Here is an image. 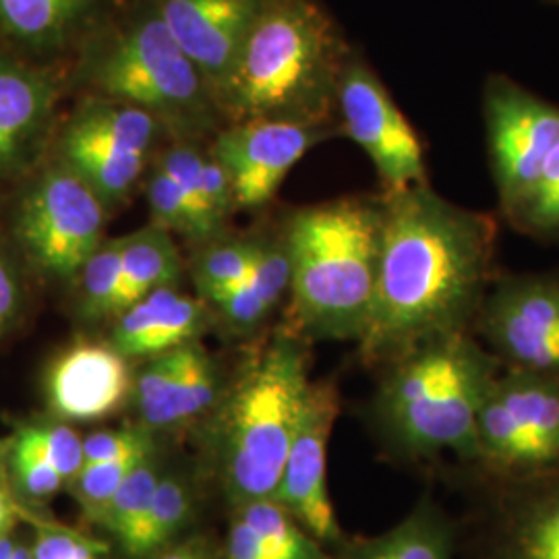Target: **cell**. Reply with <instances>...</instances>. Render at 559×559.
<instances>
[{"instance_id":"obj_1","label":"cell","mask_w":559,"mask_h":559,"mask_svg":"<svg viewBox=\"0 0 559 559\" xmlns=\"http://www.w3.org/2000/svg\"><path fill=\"white\" fill-rule=\"evenodd\" d=\"M498 224L431 185L383 193L380 270L360 357L385 362L420 340L473 330L493 282Z\"/></svg>"},{"instance_id":"obj_2","label":"cell","mask_w":559,"mask_h":559,"mask_svg":"<svg viewBox=\"0 0 559 559\" xmlns=\"http://www.w3.org/2000/svg\"><path fill=\"white\" fill-rule=\"evenodd\" d=\"M383 365L373 413L390 448L411 462H473L480 408L501 371L477 334L420 340Z\"/></svg>"},{"instance_id":"obj_3","label":"cell","mask_w":559,"mask_h":559,"mask_svg":"<svg viewBox=\"0 0 559 559\" xmlns=\"http://www.w3.org/2000/svg\"><path fill=\"white\" fill-rule=\"evenodd\" d=\"M348 48L318 0H263L218 110L233 124L284 119L330 124Z\"/></svg>"},{"instance_id":"obj_4","label":"cell","mask_w":559,"mask_h":559,"mask_svg":"<svg viewBox=\"0 0 559 559\" xmlns=\"http://www.w3.org/2000/svg\"><path fill=\"white\" fill-rule=\"evenodd\" d=\"M381 230L383 198H342L293 214L284 233L293 334L362 338L376 297Z\"/></svg>"},{"instance_id":"obj_5","label":"cell","mask_w":559,"mask_h":559,"mask_svg":"<svg viewBox=\"0 0 559 559\" xmlns=\"http://www.w3.org/2000/svg\"><path fill=\"white\" fill-rule=\"evenodd\" d=\"M80 75L96 96L152 112L164 127L195 135L218 104L147 0H124L80 50Z\"/></svg>"},{"instance_id":"obj_6","label":"cell","mask_w":559,"mask_h":559,"mask_svg":"<svg viewBox=\"0 0 559 559\" xmlns=\"http://www.w3.org/2000/svg\"><path fill=\"white\" fill-rule=\"evenodd\" d=\"M305 340L284 334L249 365L224 404L222 477L239 503L272 498L311 390Z\"/></svg>"},{"instance_id":"obj_7","label":"cell","mask_w":559,"mask_h":559,"mask_svg":"<svg viewBox=\"0 0 559 559\" xmlns=\"http://www.w3.org/2000/svg\"><path fill=\"white\" fill-rule=\"evenodd\" d=\"M473 464L501 483L559 473V380L501 367L480 408Z\"/></svg>"},{"instance_id":"obj_8","label":"cell","mask_w":559,"mask_h":559,"mask_svg":"<svg viewBox=\"0 0 559 559\" xmlns=\"http://www.w3.org/2000/svg\"><path fill=\"white\" fill-rule=\"evenodd\" d=\"M106 203L62 162L29 182L15 207L13 230L23 255L55 280L78 278L100 247Z\"/></svg>"},{"instance_id":"obj_9","label":"cell","mask_w":559,"mask_h":559,"mask_svg":"<svg viewBox=\"0 0 559 559\" xmlns=\"http://www.w3.org/2000/svg\"><path fill=\"white\" fill-rule=\"evenodd\" d=\"M162 129L160 120L140 106L92 96L64 124L59 162L85 180L108 207L133 193Z\"/></svg>"},{"instance_id":"obj_10","label":"cell","mask_w":559,"mask_h":559,"mask_svg":"<svg viewBox=\"0 0 559 559\" xmlns=\"http://www.w3.org/2000/svg\"><path fill=\"white\" fill-rule=\"evenodd\" d=\"M473 332L503 369L559 380V276L493 278Z\"/></svg>"},{"instance_id":"obj_11","label":"cell","mask_w":559,"mask_h":559,"mask_svg":"<svg viewBox=\"0 0 559 559\" xmlns=\"http://www.w3.org/2000/svg\"><path fill=\"white\" fill-rule=\"evenodd\" d=\"M483 117L500 212L506 216L559 145V106L519 81L491 75L483 90Z\"/></svg>"},{"instance_id":"obj_12","label":"cell","mask_w":559,"mask_h":559,"mask_svg":"<svg viewBox=\"0 0 559 559\" xmlns=\"http://www.w3.org/2000/svg\"><path fill=\"white\" fill-rule=\"evenodd\" d=\"M336 108L346 135L376 166L385 193L427 185L425 150L388 87L371 67L348 52L340 73Z\"/></svg>"},{"instance_id":"obj_13","label":"cell","mask_w":559,"mask_h":559,"mask_svg":"<svg viewBox=\"0 0 559 559\" xmlns=\"http://www.w3.org/2000/svg\"><path fill=\"white\" fill-rule=\"evenodd\" d=\"M340 415L334 381H313L297 436L284 462L278 489L272 498L299 520L321 545H340L334 503L328 487V450Z\"/></svg>"},{"instance_id":"obj_14","label":"cell","mask_w":559,"mask_h":559,"mask_svg":"<svg viewBox=\"0 0 559 559\" xmlns=\"http://www.w3.org/2000/svg\"><path fill=\"white\" fill-rule=\"evenodd\" d=\"M323 138L325 124L284 119L247 120L222 131L212 154L228 173L235 207L265 205Z\"/></svg>"},{"instance_id":"obj_15","label":"cell","mask_w":559,"mask_h":559,"mask_svg":"<svg viewBox=\"0 0 559 559\" xmlns=\"http://www.w3.org/2000/svg\"><path fill=\"white\" fill-rule=\"evenodd\" d=\"M214 100L230 78L263 0H147Z\"/></svg>"},{"instance_id":"obj_16","label":"cell","mask_w":559,"mask_h":559,"mask_svg":"<svg viewBox=\"0 0 559 559\" xmlns=\"http://www.w3.org/2000/svg\"><path fill=\"white\" fill-rule=\"evenodd\" d=\"M124 0H0V48L23 59L78 52Z\"/></svg>"},{"instance_id":"obj_17","label":"cell","mask_w":559,"mask_h":559,"mask_svg":"<svg viewBox=\"0 0 559 559\" xmlns=\"http://www.w3.org/2000/svg\"><path fill=\"white\" fill-rule=\"evenodd\" d=\"M131 392L129 359L112 344H75L60 353L46 373V399L60 419H104L119 411Z\"/></svg>"},{"instance_id":"obj_18","label":"cell","mask_w":559,"mask_h":559,"mask_svg":"<svg viewBox=\"0 0 559 559\" xmlns=\"http://www.w3.org/2000/svg\"><path fill=\"white\" fill-rule=\"evenodd\" d=\"M59 83L36 60L0 48V179L38 152L55 117Z\"/></svg>"},{"instance_id":"obj_19","label":"cell","mask_w":559,"mask_h":559,"mask_svg":"<svg viewBox=\"0 0 559 559\" xmlns=\"http://www.w3.org/2000/svg\"><path fill=\"white\" fill-rule=\"evenodd\" d=\"M503 485L485 559H559V473Z\"/></svg>"},{"instance_id":"obj_20","label":"cell","mask_w":559,"mask_h":559,"mask_svg":"<svg viewBox=\"0 0 559 559\" xmlns=\"http://www.w3.org/2000/svg\"><path fill=\"white\" fill-rule=\"evenodd\" d=\"M203 323L200 300L162 286L115 318L110 344L127 359H152L198 340Z\"/></svg>"},{"instance_id":"obj_21","label":"cell","mask_w":559,"mask_h":559,"mask_svg":"<svg viewBox=\"0 0 559 559\" xmlns=\"http://www.w3.org/2000/svg\"><path fill=\"white\" fill-rule=\"evenodd\" d=\"M456 547V522L431 496H423L396 526L373 539L346 545L330 559H454Z\"/></svg>"},{"instance_id":"obj_22","label":"cell","mask_w":559,"mask_h":559,"mask_svg":"<svg viewBox=\"0 0 559 559\" xmlns=\"http://www.w3.org/2000/svg\"><path fill=\"white\" fill-rule=\"evenodd\" d=\"M122 240V276L108 313L112 320L156 288L175 286L180 276L179 249L168 230L152 224Z\"/></svg>"},{"instance_id":"obj_23","label":"cell","mask_w":559,"mask_h":559,"mask_svg":"<svg viewBox=\"0 0 559 559\" xmlns=\"http://www.w3.org/2000/svg\"><path fill=\"white\" fill-rule=\"evenodd\" d=\"M290 288V260L284 237L276 242H258V253L247 278L214 305L224 321L235 330H249L260 325L288 295Z\"/></svg>"},{"instance_id":"obj_24","label":"cell","mask_w":559,"mask_h":559,"mask_svg":"<svg viewBox=\"0 0 559 559\" xmlns=\"http://www.w3.org/2000/svg\"><path fill=\"white\" fill-rule=\"evenodd\" d=\"M218 396L216 367L198 340L179 348L177 369L156 408L143 420V427L166 429L185 425L203 415Z\"/></svg>"},{"instance_id":"obj_25","label":"cell","mask_w":559,"mask_h":559,"mask_svg":"<svg viewBox=\"0 0 559 559\" xmlns=\"http://www.w3.org/2000/svg\"><path fill=\"white\" fill-rule=\"evenodd\" d=\"M191 514L189 489L175 477H160L140 522L119 540L131 558H147L164 549Z\"/></svg>"},{"instance_id":"obj_26","label":"cell","mask_w":559,"mask_h":559,"mask_svg":"<svg viewBox=\"0 0 559 559\" xmlns=\"http://www.w3.org/2000/svg\"><path fill=\"white\" fill-rule=\"evenodd\" d=\"M239 520L280 559H330L323 545L276 498L240 503Z\"/></svg>"},{"instance_id":"obj_27","label":"cell","mask_w":559,"mask_h":559,"mask_svg":"<svg viewBox=\"0 0 559 559\" xmlns=\"http://www.w3.org/2000/svg\"><path fill=\"white\" fill-rule=\"evenodd\" d=\"M503 221L524 237L559 242V145L543 164L526 195Z\"/></svg>"},{"instance_id":"obj_28","label":"cell","mask_w":559,"mask_h":559,"mask_svg":"<svg viewBox=\"0 0 559 559\" xmlns=\"http://www.w3.org/2000/svg\"><path fill=\"white\" fill-rule=\"evenodd\" d=\"M258 253V242L230 240L205 249L193 270L198 293L203 300L218 305L247 278Z\"/></svg>"},{"instance_id":"obj_29","label":"cell","mask_w":559,"mask_h":559,"mask_svg":"<svg viewBox=\"0 0 559 559\" xmlns=\"http://www.w3.org/2000/svg\"><path fill=\"white\" fill-rule=\"evenodd\" d=\"M124 240H102L92 258L83 263L80 280L81 313L90 320H106L122 276Z\"/></svg>"},{"instance_id":"obj_30","label":"cell","mask_w":559,"mask_h":559,"mask_svg":"<svg viewBox=\"0 0 559 559\" xmlns=\"http://www.w3.org/2000/svg\"><path fill=\"white\" fill-rule=\"evenodd\" d=\"M147 203L152 212V224L160 226L164 230L179 233L189 239H212L214 233L207 228V224L201 221L200 214L193 210V205L185 198L175 179L156 166L150 173L147 179Z\"/></svg>"},{"instance_id":"obj_31","label":"cell","mask_w":559,"mask_h":559,"mask_svg":"<svg viewBox=\"0 0 559 559\" xmlns=\"http://www.w3.org/2000/svg\"><path fill=\"white\" fill-rule=\"evenodd\" d=\"M13 443L55 466L64 483L75 479L83 466V440L80 433L59 420L25 423L13 438Z\"/></svg>"},{"instance_id":"obj_32","label":"cell","mask_w":559,"mask_h":559,"mask_svg":"<svg viewBox=\"0 0 559 559\" xmlns=\"http://www.w3.org/2000/svg\"><path fill=\"white\" fill-rule=\"evenodd\" d=\"M160 475L150 459L140 462L129 477L122 480L117 493L108 506L104 508L98 524L108 528L117 539H122L138 522H140L143 512L147 510L150 501L154 498V491L158 487Z\"/></svg>"},{"instance_id":"obj_33","label":"cell","mask_w":559,"mask_h":559,"mask_svg":"<svg viewBox=\"0 0 559 559\" xmlns=\"http://www.w3.org/2000/svg\"><path fill=\"white\" fill-rule=\"evenodd\" d=\"M152 456V454H150ZM150 456H129V459L108 460V462H85L81 466L78 477L71 480L75 489V498L81 503L87 519L98 522L117 493L122 480L129 477V473Z\"/></svg>"},{"instance_id":"obj_34","label":"cell","mask_w":559,"mask_h":559,"mask_svg":"<svg viewBox=\"0 0 559 559\" xmlns=\"http://www.w3.org/2000/svg\"><path fill=\"white\" fill-rule=\"evenodd\" d=\"M162 170H166L175 182L179 185L180 191L185 198L193 205V210L200 214L201 221L207 224V228L218 235L222 228V222L210 212L203 189H201V168H203V154L195 150L193 145H173L168 147L160 156L158 162Z\"/></svg>"},{"instance_id":"obj_35","label":"cell","mask_w":559,"mask_h":559,"mask_svg":"<svg viewBox=\"0 0 559 559\" xmlns=\"http://www.w3.org/2000/svg\"><path fill=\"white\" fill-rule=\"evenodd\" d=\"M9 462H11V475H13L15 489L29 500H50L64 485V479L60 477L55 466H50L46 460H41L34 452L21 448L13 441L9 450Z\"/></svg>"},{"instance_id":"obj_36","label":"cell","mask_w":559,"mask_h":559,"mask_svg":"<svg viewBox=\"0 0 559 559\" xmlns=\"http://www.w3.org/2000/svg\"><path fill=\"white\" fill-rule=\"evenodd\" d=\"M150 454H152V436L145 427L98 431L83 440V464L129 459V456H150Z\"/></svg>"},{"instance_id":"obj_37","label":"cell","mask_w":559,"mask_h":559,"mask_svg":"<svg viewBox=\"0 0 559 559\" xmlns=\"http://www.w3.org/2000/svg\"><path fill=\"white\" fill-rule=\"evenodd\" d=\"M102 551L96 540L50 524H38L32 545L34 559H100Z\"/></svg>"},{"instance_id":"obj_38","label":"cell","mask_w":559,"mask_h":559,"mask_svg":"<svg viewBox=\"0 0 559 559\" xmlns=\"http://www.w3.org/2000/svg\"><path fill=\"white\" fill-rule=\"evenodd\" d=\"M21 299L23 293L17 270L13 261L9 260L7 251L0 247V338L20 318Z\"/></svg>"},{"instance_id":"obj_39","label":"cell","mask_w":559,"mask_h":559,"mask_svg":"<svg viewBox=\"0 0 559 559\" xmlns=\"http://www.w3.org/2000/svg\"><path fill=\"white\" fill-rule=\"evenodd\" d=\"M20 510L17 501L13 498V487L0 466V537L11 535V531L15 528L17 520H20Z\"/></svg>"},{"instance_id":"obj_40","label":"cell","mask_w":559,"mask_h":559,"mask_svg":"<svg viewBox=\"0 0 559 559\" xmlns=\"http://www.w3.org/2000/svg\"><path fill=\"white\" fill-rule=\"evenodd\" d=\"M158 559H207L205 558V554L201 551V547L198 545H182V547H177V549H173V551H168V554H164Z\"/></svg>"}]
</instances>
